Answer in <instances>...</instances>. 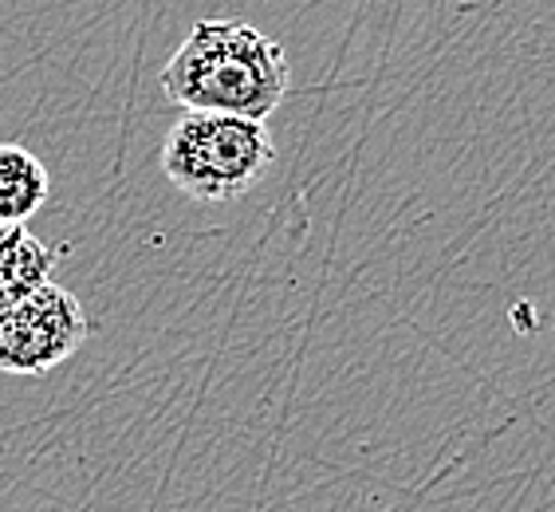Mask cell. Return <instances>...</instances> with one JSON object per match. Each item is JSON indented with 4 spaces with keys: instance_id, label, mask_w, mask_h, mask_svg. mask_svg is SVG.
<instances>
[{
    "instance_id": "6da1fadb",
    "label": "cell",
    "mask_w": 555,
    "mask_h": 512,
    "mask_svg": "<svg viewBox=\"0 0 555 512\" xmlns=\"http://www.w3.org/2000/svg\"><path fill=\"white\" fill-rule=\"evenodd\" d=\"M158 84L162 95L182 111L264 123L288 99L292 67L276 36L248 21L209 16L193 24L182 48L166 60Z\"/></svg>"
},
{
    "instance_id": "7a4b0ae2",
    "label": "cell",
    "mask_w": 555,
    "mask_h": 512,
    "mask_svg": "<svg viewBox=\"0 0 555 512\" xmlns=\"http://www.w3.org/2000/svg\"><path fill=\"white\" fill-rule=\"evenodd\" d=\"M276 142L264 123L185 111L162 142V174L193 202H236L272 170Z\"/></svg>"
},
{
    "instance_id": "3957f363",
    "label": "cell",
    "mask_w": 555,
    "mask_h": 512,
    "mask_svg": "<svg viewBox=\"0 0 555 512\" xmlns=\"http://www.w3.org/2000/svg\"><path fill=\"white\" fill-rule=\"evenodd\" d=\"M87 331L91 323L83 304L48 280L33 296L0 308V374L16 379L48 374L83 347Z\"/></svg>"
},
{
    "instance_id": "277c9868",
    "label": "cell",
    "mask_w": 555,
    "mask_h": 512,
    "mask_svg": "<svg viewBox=\"0 0 555 512\" xmlns=\"http://www.w3.org/2000/svg\"><path fill=\"white\" fill-rule=\"evenodd\" d=\"M55 272V253L28 225H0V308L33 296Z\"/></svg>"
},
{
    "instance_id": "5b68a950",
    "label": "cell",
    "mask_w": 555,
    "mask_h": 512,
    "mask_svg": "<svg viewBox=\"0 0 555 512\" xmlns=\"http://www.w3.org/2000/svg\"><path fill=\"white\" fill-rule=\"evenodd\" d=\"M52 197V178L33 150L0 142V225H24Z\"/></svg>"
}]
</instances>
